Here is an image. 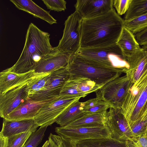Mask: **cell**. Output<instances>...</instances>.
<instances>
[{
    "instance_id": "obj_2",
    "label": "cell",
    "mask_w": 147,
    "mask_h": 147,
    "mask_svg": "<svg viewBox=\"0 0 147 147\" xmlns=\"http://www.w3.org/2000/svg\"><path fill=\"white\" fill-rule=\"evenodd\" d=\"M50 35L32 23L28 28L22 51L16 63L5 69L18 74H23L33 70L38 63L54 49L50 42Z\"/></svg>"
},
{
    "instance_id": "obj_16",
    "label": "cell",
    "mask_w": 147,
    "mask_h": 147,
    "mask_svg": "<svg viewBox=\"0 0 147 147\" xmlns=\"http://www.w3.org/2000/svg\"><path fill=\"white\" fill-rule=\"evenodd\" d=\"M34 70L18 74L5 69L0 73V95L11 89L29 82L37 74Z\"/></svg>"
},
{
    "instance_id": "obj_20",
    "label": "cell",
    "mask_w": 147,
    "mask_h": 147,
    "mask_svg": "<svg viewBox=\"0 0 147 147\" xmlns=\"http://www.w3.org/2000/svg\"><path fill=\"white\" fill-rule=\"evenodd\" d=\"M117 44L126 59L142 48L134 34L125 26L122 29Z\"/></svg>"
},
{
    "instance_id": "obj_6",
    "label": "cell",
    "mask_w": 147,
    "mask_h": 147,
    "mask_svg": "<svg viewBox=\"0 0 147 147\" xmlns=\"http://www.w3.org/2000/svg\"><path fill=\"white\" fill-rule=\"evenodd\" d=\"M82 19L75 11L65 20L62 36L56 47L60 52L73 55L78 52L80 48V25Z\"/></svg>"
},
{
    "instance_id": "obj_32",
    "label": "cell",
    "mask_w": 147,
    "mask_h": 147,
    "mask_svg": "<svg viewBox=\"0 0 147 147\" xmlns=\"http://www.w3.org/2000/svg\"><path fill=\"white\" fill-rule=\"evenodd\" d=\"M60 95L84 97L86 96L79 92L75 84L69 79L64 84L61 88Z\"/></svg>"
},
{
    "instance_id": "obj_35",
    "label": "cell",
    "mask_w": 147,
    "mask_h": 147,
    "mask_svg": "<svg viewBox=\"0 0 147 147\" xmlns=\"http://www.w3.org/2000/svg\"><path fill=\"white\" fill-rule=\"evenodd\" d=\"M132 0H113V7L119 16L125 14L128 10Z\"/></svg>"
},
{
    "instance_id": "obj_26",
    "label": "cell",
    "mask_w": 147,
    "mask_h": 147,
    "mask_svg": "<svg viewBox=\"0 0 147 147\" xmlns=\"http://www.w3.org/2000/svg\"><path fill=\"white\" fill-rule=\"evenodd\" d=\"M146 13L147 0H132L123 20H130Z\"/></svg>"
},
{
    "instance_id": "obj_18",
    "label": "cell",
    "mask_w": 147,
    "mask_h": 147,
    "mask_svg": "<svg viewBox=\"0 0 147 147\" xmlns=\"http://www.w3.org/2000/svg\"><path fill=\"white\" fill-rule=\"evenodd\" d=\"M126 60L129 66L127 75L131 82L135 83L140 78L147 67V51L142 48L135 54L127 58Z\"/></svg>"
},
{
    "instance_id": "obj_9",
    "label": "cell",
    "mask_w": 147,
    "mask_h": 147,
    "mask_svg": "<svg viewBox=\"0 0 147 147\" xmlns=\"http://www.w3.org/2000/svg\"><path fill=\"white\" fill-rule=\"evenodd\" d=\"M70 78L67 67L61 68L51 72L43 89L29 96L32 100L36 101H43L60 95L63 84Z\"/></svg>"
},
{
    "instance_id": "obj_3",
    "label": "cell",
    "mask_w": 147,
    "mask_h": 147,
    "mask_svg": "<svg viewBox=\"0 0 147 147\" xmlns=\"http://www.w3.org/2000/svg\"><path fill=\"white\" fill-rule=\"evenodd\" d=\"M66 67L69 78H85L102 86L126 71L104 66L77 53L71 56Z\"/></svg>"
},
{
    "instance_id": "obj_14",
    "label": "cell",
    "mask_w": 147,
    "mask_h": 147,
    "mask_svg": "<svg viewBox=\"0 0 147 147\" xmlns=\"http://www.w3.org/2000/svg\"><path fill=\"white\" fill-rule=\"evenodd\" d=\"M72 55L61 52L56 47H54L50 53L40 60L34 70L36 74L47 73L66 67Z\"/></svg>"
},
{
    "instance_id": "obj_30",
    "label": "cell",
    "mask_w": 147,
    "mask_h": 147,
    "mask_svg": "<svg viewBox=\"0 0 147 147\" xmlns=\"http://www.w3.org/2000/svg\"><path fill=\"white\" fill-rule=\"evenodd\" d=\"M124 26L134 34L147 28V13L131 20L124 21Z\"/></svg>"
},
{
    "instance_id": "obj_12",
    "label": "cell",
    "mask_w": 147,
    "mask_h": 147,
    "mask_svg": "<svg viewBox=\"0 0 147 147\" xmlns=\"http://www.w3.org/2000/svg\"><path fill=\"white\" fill-rule=\"evenodd\" d=\"M29 82L14 88L0 95V116L4 118L29 98L25 90Z\"/></svg>"
},
{
    "instance_id": "obj_36",
    "label": "cell",
    "mask_w": 147,
    "mask_h": 147,
    "mask_svg": "<svg viewBox=\"0 0 147 147\" xmlns=\"http://www.w3.org/2000/svg\"><path fill=\"white\" fill-rule=\"evenodd\" d=\"M134 35L140 46L147 45V28Z\"/></svg>"
},
{
    "instance_id": "obj_25",
    "label": "cell",
    "mask_w": 147,
    "mask_h": 147,
    "mask_svg": "<svg viewBox=\"0 0 147 147\" xmlns=\"http://www.w3.org/2000/svg\"><path fill=\"white\" fill-rule=\"evenodd\" d=\"M78 90L86 96L93 92L95 93L102 86L85 78H69Z\"/></svg>"
},
{
    "instance_id": "obj_17",
    "label": "cell",
    "mask_w": 147,
    "mask_h": 147,
    "mask_svg": "<svg viewBox=\"0 0 147 147\" xmlns=\"http://www.w3.org/2000/svg\"><path fill=\"white\" fill-rule=\"evenodd\" d=\"M38 127L34 119L8 120L3 118L0 136L7 137L29 131H34Z\"/></svg>"
},
{
    "instance_id": "obj_41",
    "label": "cell",
    "mask_w": 147,
    "mask_h": 147,
    "mask_svg": "<svg viewBox=\"0 0 147 147\" xmlns=\"http://www.w3.org/2000/svg\"></svg>"
},
{
    "instance_id": "obj_7",
    "label": "cell",
    "mask_w": 147,
    "mask_h": 147,
    "mask_svg": "<svg viewBox=\"0 0 147 147\" xmlns=\"http://www.w3.org/2000/svg\"><path fill=\"white\" fill-rule=\"evenodd\" d=\"M130 80L126 75L108 82L96 92V97L111 107L121 109L128 90Z\"/></svg>"
},
{
    "instance_id": "obj_34",
    "label": "cell",
    "mask_w": 147,
    "mask_h": 147,
    "mask_svg": "<svg viewBox=\"0 0 147 147\" xmlns=\"http://www.w3.org/2000/svg\"><path fill=\"white\" fill-rule=\"evenodd\" d=\"M50 136L59 147H77V142L58 135L50 133Z\"/></svg>"
},
{
    "instance_id": "obj_11",
    "label": "cell",
    "mask_w": 147,
    "mask_h": 147,
    "mask_svg": "<svg viewBox=\"0 0 147 147\" xmlns=\"http://www.w3.org/2000/svg\"><path fill=\"white\" fill-rule=\"evenodd\" d=\"M55 131L59 136L76 142L111 136L110 132L106 126L80 128L56 127Z\"/></svg>"
},
{
    "instance_id": "obj_15",
    "label": "cell",
    "mask_w": 147,
    "mask_h": 147,
    "mask_svg": "<svg viewBox=\"0 0 147 147\" xmlns=\"http://www.w3.org/2000/svg\"><path fill=\"white\" fill-rule=\"evenodd\" d=\"M60 96L41 101H34L29 97L25 102L4 119L8 120L34 119L36 114L44 105L56 99Z\"/></svg>"
},
{
    "instance_id": "obj_13",
    "label": "cell",
    "mask_w": 147,
    "mask_h": 147,
    "mask_svg": "<svg viewBox=\"0 0 147 147\" xmlns=\"http://www.w3.org/2000/svg\"><path fill=\"white\" fill-rule=\"evenodd\" d=\"M75 11L83 19L95 18L105 14L113 7V0H77Z\"/></svg>"
},
{
    "instance_id": "obj_29",
    "label": "cell",
    "mask_w": 147,
    "mask_h": 147,
    "mask_svg": "<svg viewBox=\"0 0 147 147\" xmlns=\"http://www.w3.org/2000/svg\"><path fill=\"white\" fill-rule=\"evenodd\" d=\"M130 127L132 132V139L147 133V106L140 117Z\"/></svg>"
},
{
    "instance_id": "obj_19",
    "label": "cell",
    "mask_w": 147,
    "mask_h": 147,
    "mask_svg": "<svg viewBox=\"0 0 147 147\" xmlns=\"http://www.w3.org/2000/svg\"><path fill=\"white\" fill-rule=\"evenodd\" d=\"M19 9L21 10L42 19L50 25L57 23L49 12L42 9L31 0H10Z\"/></svg>"
},
{
    "instance_id": "obj_37",
    "label": "cell",
    "mask_w": 147,
    "mask_h": 147,
    "mask_svg": "<svg viewBox=\"0 0 147 147\" xmlns=\"http://www.w3.org/2000/svg\"><path fill=\"white\" fill-rule=\"evenodd\" d=\"M133 141L136 147H147V134L133 138Z\"/></svg>"
},
{
    "instance_id": "obj_31",
    "label": "cell",
    "mask_w": 147,
    "mask_h": 147,
    "mask_svg": "<svg viewBox=\"0 0 147 147\" xmlns=\"http://www.w3.org/2000/svg\"><path fill=\"white\" fill-rule=\"evenodd\" d=\"M47 127H40L33 132L26 142L24 147H37L41 142L45 136Z\"/></svg>"
},
{
    "instance_id": "obj_24",
    "label": "cell",
    "mask_w": 147,
    "mask_h": 147,
    "mask_svg": "<svg viewBox=\"0 0 147 147\" xmlns=\"http://www.w3.org/2000/svg\"><path fill=\"white\" fill-rule=\"evenodd\" d=\"M33 132L29 131L7 137L0 136V147H24Z\"/></svg>"
},
{
    "instance_id": "obj_5",
    "label": "cell",
    "mask_w": 147,
    "mask_h": 147,
    "mask_svg": "<svg viewBox=\"0 0 147 147\" xmlns=\"http://www.w3.org/2000/svg\"><path fill=\"white\" fill-rule=\"evenodd\" d=\"M76 53L106 67L126 69L129 68L126 59L117 44L104 47L80 48Z\"/></svg>"
},
{
    "instance_id": "obj_1",
    "label": "cell",
    "mask_w": 147,
    "mask_h": 147,
    "mask_svg": "<svg viewBox=\"0 0 147 147\" xmlns=\"http://www.w3.org/2000/svg\"><path fill=\"white\" fill-rule=\"evenodd\" d=\"M124 26L123 19L114 8L100 16L83 19L80 25V48L104 47L115 44Z\"/></svg>"
},
{
    "instance_id": "obj_4",
    "label": "cell",
    "mask_w": 147,
    "mask_h": 147,
    "mask_svg": "<svg viewBox=\"0 0 147 147\" xmlns=\"http://www.w3.org/2000/svg\"><path fill=\"white\" fill-rule=\"evenodd\" d=\"M130 82L121 108L130 126L140 117L147 105V67L135 83Z\"/></svg>"
},
{
    "instance_id": "obj_39",
    "label": "cell",
    "mask_w": 147,
    "mask_h": 147,
    "mask_svg": "<svg viewBox=\"0 0 147 147\" xmlns=\"http://www.w3.org/2000/svg\"><path fill=\"white\" fill-rule=\"evenodd\" d=\"M48 144V140L46 141L42 147H47Z\"/></svg>"
},
{
    "instance_id": "obj_23",
    "label": "cell",
    "mask_w": 147,
    "mask_h": 147,
    "mask_svg": "<svg viewBox=\"0 0 147 147\" xmlns=\"http://www.w3.org/2000/svg\"><path fill=\"white\" fill-rule=\"evenodd\" d=\"M107 112V111L100 113H87L65 127L80 128L106 126L105 122Z\"/></svg>"
},
{
    "instance_id": "obj_38",
    "label": "cell",
    "mask_w": 147,
    "mask_h": 147,
    "mask_svg": "<svg viewBox=\"0 0 147 147\" xmlns=\"http://www.w3.org/2000/svg\"><path fill=\"white\" fill-rule=\"evenodd\" d=\"M48 140V144L47 147H59L57 144L49 136Z\"/></svg>"
},
{
    "instance_id": "obj_33",
    "label": "cell",
    "mask_w": 147,
    "mask_h": 147,
    "mask_svg": "<svg viewBox=\"0 0 147 147\" xmlns=\"http://www.w3.org/2000/svg\"><path fill=\"white\" fill-rule=\"evenodd\" d=\"M47 8L57 12L64 11L66 9V2L64 0H42Z\"/></svg>"
},
{
    "instance_id": "obj_10",
    "label": "cell",
    "mask_w": 147,
    "mask_h": 147,
    "mask_svg": "<svg viewBox=\"0 0 147 147\" xmlns=\"http://www.w3.org/2000/svg\"><path fill=\"white\" fill-rule=\"evenodd\" d=\"M106 114L105 124L111 133L110 137L121 141H131L132 131L121 109L111 107Z\"/></svg>"
},
{
    "instance_id": "obj_40",
    "label": "cell",
    "mask_w": 147,
    "mask_h": 147,
    "mask_svg": "<svg viewBox=\"0 0 147 147\" xmlns=\"http://www.w3.org/2000/svg\"><path fill=\"white\" fill-rule=\"evenodd\" d=\"M144 50L147 51V45L142 46V47Z\"/></svg>"
},
{
    "instance_id": "obj_27",
    "label": "cell",
    "mask_w": 147,
    "mask_h": 147,
    "mask_svg": "<svg viewBox=\"0 0 147 147\" xmlns=\"http://www.w3.org/2000/svg\"><path fill=\"white\" fill-rule=\"evenodd\" d=\"M50 73L37 74L33 78L29 81L25 89L29 96L43 89Z\"/></svg>"
},
{
    "instance_id": "obj_28",
    "label": "cell",
    "mask_w": 147,
    "mask_h": 147,
    "mask_svg": "<svg viewBox=\"0 0 147 147\" xmlns=\"http://www.w3.org/2000/svg\"><path fill=\"white\" fill-rule=\"evenodd\" d=\"M83 102V111L88 113L103 112L111 107L109 104L97 97Z\"/></svg>"
},
{
    "instance_id": "obj_21",
    "label": "cell",
    "mask_w": 147,
    "mask_h": 147,
    "mask_svg": "<svg viewBox=\"0 0 147 147\" xmlns=\"http://www.w3.org/2000/svg\"><path fill=\"white\" fill-rule=\"evenodd\" d=\"M78 99L69 105L57 118L55 122L64 127L87 113L83 111L84 102Z\"/></svg>"
},
{
    "instance_id": "obj_22",
    "label": "cell",
    "mask_w": 147,
    "mask_h": 147,
    "mask_svg": "<svg viewBox=\"0 0 147 147\" xmlns=\"http://www.w3.org/2000/svg\"><path fill=\"white\" fill-rule=\"evenodd\" d=\"M77 147H136L130 140L121 141L111 137L89 139L77 142Z\"/></svg>"
},
{
    "instance_id": "obj_8",
    "label": "cell",
    "mask_w": 147,
    "mask_h": 147,
    "mask_svg": "<svg viewBox=\"0 0 147 147\" xmlns=\"http://www.w3.org/2000/svg\"><path fill=\"white\" fill-rule=\"evenodd\" d=\"M56 99L46 104L34 118L36 123L41 127L51 126L58 117L71 103L80 97L61 95Z\"/></svg>"
}]
</instances>
